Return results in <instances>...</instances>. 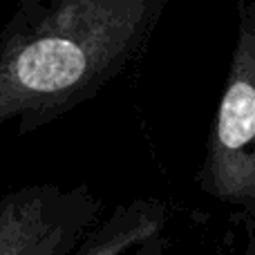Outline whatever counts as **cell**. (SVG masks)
Returning a JSON list of instances; mask_svg holds the SVG:
<instances>
[{
  "mask_svg": "<svg viewBox=\"0 0 255 255\" xmlns=\"http://www.w3.org/2000/svg\"><path fill=\"white\" fill-rule=\"evenodd\" d=\"M197 186L255 222V0H238L229 72L208 130Z\"/></svg>",
  "mask_w": 255,
  "mask_h": 255,
  "instance_id": "cell-2",
  "label": "cell"
},
{
  "mask_svg": "<svg viewBox=\"0 0 255 255\" xmlns=\"http://www.w3.org/2000/svg\"><path fill=\"white\" fill-rule=\"evenodd\" d=\"M88 186L31 184L0 197V255H72L97 226Z\"/></svg>",
  "mask_w": 255,
  "mask_h": 255,
  "instance_id": "cell-3",
  "label": "cell"
},
{
  "mask_svg": "<svg viewBox=\"0 0 255 255\" xmlns=\"http://www.w3.org/2000/svg\"><path fill=\"white\" fill-rule=\"evenodd\" d=\"M170 0H13L0 27V128L29 134L92 101L145 52Z\"/></svg>",
  "mask_w": 255,
  "mask_h": 255,
  "instance_id": "cell-1",
  "label": "cell"
},
{
  "mask_svg": "<svg viewBox=\"0 0 255 255\" xmlns=\"http://www.w3.org/2000/svg\"><path fill=\"white\" fill-rule=\"evenodd\" d=\"M168 204L134 199L121 204L108 220L97 224L72 255H134L159 240L168 224Z\"/></svg>",
  "mask_w": 255,
  "mask_h": 255,
  "instance_id": "cell-4",
  "label": "cell"
},
{
  "mask_svg": "<svg viewBox=\"0 0 255 255\" xmlns=\"http://www.w3.org/2000/svg\"><path fill=\"white\" fill-rule=\"evenodd\" d=\"M247 255H255V240L251 244H249V251H247Z\"/></svg>",
  "mask_w": 255,
  "mask_h": 255,
  "instance_id": "cell-5",
  "label": "cell"
}]
</instances>
